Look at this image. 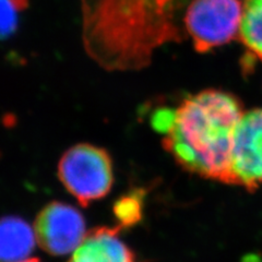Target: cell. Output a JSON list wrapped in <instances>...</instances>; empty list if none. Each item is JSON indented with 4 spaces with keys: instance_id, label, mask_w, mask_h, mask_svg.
I'll return each instance as SVG.
<instances>
[{
    "instance_id": "cell-1",
    "label": "cell",
    "mask_w": 262,
    "mask_h": 262,
    "mask_svg": "<svg viewBox=\"0 0 262 262\" xmlns=\"http://www.w3.org/2000/svg\"><path fill=\"white\" fill-rule=\"evenodd\" d=\"M191 0H81L83 43L107 70H134L161 45L185 35Z\"/></svg>"
},
{
    "instance_id": "cell-2",
    "label": "cell",
    "mask_w": 262,
    "mask_h": 262,
    "mask_svg": "<svg viewBox=\"0 0 262 262\" xmlns=\"http://www.w3.org/2000/svg\"><path fill=\"white\" fill-rule=\"evenodd\" d=\"M244 114L233 94L204 90L186 97L175 108L158 110L151 121L180 166L228 184L234 135Z\"/></svg>"
},
{
    "instance_id": "cell-3",
    "label": "cell",
    "mask_w": 262,
    "mask_h": 262,
    "mask_svg": "<svg viewBox=\"0 0 262 262\" xmlns=\"http://www.w3.org/2000/svg\"><path fill=\"white\" fill-rule=\"evenodd\" d=\"M61 184L83 207L103 198L113 186V164L105 150L80 143L66 151L58 164Z\"/></svg>"
},
{
    "instance_id": "cell-4",
    "label": "cell",
    "mask_w": 262,
    "mask_h": 262,
    "mask_svg": "<svg viewBox=\"0 0 262 262\" xmlns=\"http://www.w3.org/2000/svg\"><path fill=\"white\" fill-rule=\"evenodd\" d=\"M244 5L239 0H191L184 29L196 52L207 53L239 34Z\"/></svg>"
},
{
    "instance_id": "cell-5",
    "label": "cell",
    "mask_w": 262,
    "mask_h": 262,
    "mask_svg": "<svg viewBox=\"0 0 262 262\" xmlns=\"http://www.w3.org/2000/svg\"><path fill=\"white\" fill-rule=\"evenodd\" d=\"M228 184L249 191L262 184V108L246 112L235 130Z\"/></svg>"
},
{
    "instance_id": "cell-6",
    "label": "cell",
    "mask_w": 262,
    "mask_h": 262,
    "mask_svg": "<svg viewBox=\"0 0 262 262\" xmlns=\"http://www.w3.org/2000/svg\"><path fill=\"white\" fill-rule=\"evenodd\" d=\"M34 231L40 247L55 256L72 253L86 235L81 213L68 204L56 201L40 211Z\"/></svg>"
},
{
    "instance_id": "cell-7",
    "label": "cell",
    "mask_w": 262,
    "mask_h": 262,
    "mask_svg": "<svg viewBox=\"0 0 262 262\" xmlns=\"http://www.w3.org/2000/svg\"><path fill=\"white\" fill-rule=\"evenodd\" d=\"M68 262H137L118 236L117 228L100 227L86 233Z\"/></svg>"
},
{
    "instance_id": "cell-8",
    "label": "cell",
    "mask_w": 262,
    "mask_h": 262,
    "mask_svg": "<svg viewBox=\"0 0 262 262\" xmlns=\"http://www.w3.org/2000/svg\"><path fill=\"white\" fill-rule=\"evenodd\" d=\"M35 231L18 217H6L2 223V261L26 260L35 246Z\"/></svg>"
},
{
    "instance_id": "cell-9",
    "label": "cell",
    "mask_w": 262,
    "mask_h": 262,
    "mask_svg": "<svg viewBox=\"0 0 262 262\" xmlns=\"http://www.w3.org/2000/svg\"><path fill=\"white\" fill-rule=\"evenodd\" d=\"M239 38L246 48L262 61V3L244 0Z\"/></svg>"
},
{
    "instance_id": "cell-10",
    "label": "cell",
    "mask_w": 262,
    "mask_h": 262,
    "mask_svg": "<svg viewBox=\"0 0 262 262\" xmlns=\"http://www.w3.org/2000/svg\"><path fill=\"white\" fill-rule=\"evenodd\" d=\"M28 6V0H2V35H12L18 28L19 16Z\"/></svg>"
},
{
    "instance_id": "cell-11",
    "label": "cell",
    "mask_w": 262,
    "mask_h": 262,
    "mask_svg": "<svg viewBox=\"0 0 262 262\" xmlns=\"http://www.w3.org/2000/svg\"><path fill=\"white\" fill-rule=\"evenodd\" d=\"M119 219H121L122 224H133L139 219V203L137 200L131 198L124 199L120 202L119 209L116 210Z\"/></svg>"
},
{
    "instance_id": "cell-12",
    "label": "cell",
    "mask_w": 262,
    "mask_h": 262,
    "mask_svg": "<svg viewBox=\"0 0 262 262\" xmlns=\"http://www.w3.org/2000/svg\"><path fill=\"white\" fill-rule=\"evenodd\" d=\"M20 262H39V260L35 259V258H32V259H26L23 261H20Z\"/></svg>"
},
{
    "instance_id": "cell-13",
    "label": "cell",
    "mask_w": 262,
    "mask_h": 262,
    "mask_svg": "<svg viewBox=\"0 0 262 262\" xmlns=\"http://www.w3.org/2000/svg\"><path fill=\"white\" fill-rule=\"evenodd\" d=\"M258 2H260V3H262V0H258Z\"/></svg>"
}]
</instances>
